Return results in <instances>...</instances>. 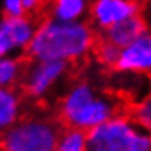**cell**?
Segmentation results:
<instances>
[{"label": "cell", "mask_w": 151, "mask_h": 151, "mask_svg": "<svg viewBox=\"0 0 151 151\" xmlns=\"http://www.w3.org/2000/svg\"><path fill=\"white\" fill-rule=\"evenodd\" d=\"M97 33L87 20L61 22L46 17L36 22L33 38L25 54L36 61H63L76 64L94 53Z\"/></svg>", "instance_id": "obj_1"}, {"label": "cell", "mask_w": 151, "mask_h": 151, "mask_svg": "<svg viewBox=\"0 0 151 151\" xmlns=\"http://www.w3.org/2000/svg\"><path fill=\"white\" fill-rule=\"evenodd\" d=\"M118 112V100L99 91L89 81H77L68 87L58 104L59 123L68 128L89 132Z\"/></svg>", "instance_id": "obj_2"}, {"label": "cell", "mask_w": 151, "mask_h": 151, "mask_svg": "<svg viewBox=\"0 0 151 151\" xmlns=\"http://www.w3.org/2000/svg\"><path fill=\"white\" fill-rule=\"evenodd\" d=\"M86 151H151V136L120 112L86 132Z\"/></svg>", "instance_id": "obj_3"}, {"label": "cell", "mask_w": 151, "mask_h": 151, "mask_svg": "<svg viewBox=\"0 0 151 151\" xmlns=\"http://www.w3.org/2000/svg\"><path fill=\"white\" fill-rule=\"evenodd\" d=\"M61 130L59 120L51 117H22L0 135V151H54Z\"/></svg>", "instance_id": "obj_4"}, {"label": "cell", "mask_w": 151, "mask_h": 151, "mask_svg": "<svg viewBox=\"0 0 151 151\" xmlns=\"http://www.w3.org/2000/svg\"><path fill=\"white\" fill-rule=\"evenodd\" d=\"M69 71H71V64L63 61L28 59L25 63L20 86L30 99L43 100L63 82Z\"/></svg>", "instance_id": "obj_5"}, {"label": "cell", "mask_w": 151, "mask_h": 151, "mask_svg": "<svg viewBox=\"0 0 151 151\" xmlns=\"http://www.w3.org/2000/svg\"><path fill=\"white\" fill-rule=\"evenodd\" d=\"M35 28V17H0V58L25 54Z\"/></svg>", "instance_id": "obj_6"}, {"label": "cell", "mask_w": 151, "mask_h": 151, "mask_svg": "<svg viewBox=\"0 0 151 151\" xmlns=\"http://www.w3.org/2000/svg\"><path fill=\"white\" fill-rule=\"evenodd\" d=\"M140 13H143V5L133 0H91L87 18L91 20L89 25L99 35L115 23Z\"/></svg>", "instance_id": "obj_7"}, {"label": "cell", "mask_w": 151, "mask_h": 151, "mask_svg": "<svg viewBox=\"0 0 151 151\" xmlns=\"http://www.w3.org/2000/svg\"><path fill=\"white\" fill-rule=\"evenodd\" d=\"M115 69L127 74H145L151 71V35L143 33L127 46L120 48Z\"/></svg>", "instance_id": "obj_8"}, {"label": "cell", "mask_w": 151, "mask_h": 151, "mask_svg": "<svg viewBox=\"0 0 151 151\" xmlns=\"http://www.w3.org/2000/svg\"><path fill=\"white\" fill-rule=\"evenodd\" d=\"M146 31H150L148 30V20L140 13V15L130 17V18L122 20V22L112 25L110 28L104 30L102 33H99L97 38L112 43L117 48H123V46H127L128 43H132L133 40H136Z\"/></svg>", "instance_id": "obj_9"}, {"label": "cell", "mask_w": 151, "mask_h": 151, "mask_svg": "<svg viewBox=\"0 0 151 151\" xmlns=\"http://www.w3.org/2000/svg\"><path fill=\"white\" fill-rule=\"evenodd\" d=\"M23 117V95L17 87H0V135Z\"/></svg>", "instance_id": "obj_10"}, {"label": "cell", "mask_w": 151, "mask_h": 151, "mask_svg": "<svg viewBox=\"0 0 151 151\" xmlns=\"http://www.w3.org/2000/svg\"><path fill=\"white\" fill-rule=\"evenodd\" d=\"M48 17L61 22H82L87 20L91 0H46Z\"/></svg>", "instance_id": "obj_11"}, {"label": "cell", "mask_w": 151, "mask_h": 151, "mask_svg": "<svg viewBox=\"0 0 151 151\" xmlns=\"http://www.w3.org/2000/svg\"><path fill=\"white\" fill-rule=\"evenodd\" d=\"M25 61L22 56L0 58V87H17L22 79Z\"/></svg>", "instance_id": "obj_12"}, {"label": "cell", "mask_w": 151, "mask_h": 151, "mask_svg": "<svg viewBox=\"0 0 151 151\" xmlns=\"http://www.w3.org/2000/svg\"><path fill=\"white\" fill-rule=\"evenodd\" d=\"M54 151H86V132L76 128H63Z\"/></svg>", "instance_id": "obj_13"}, {"label": "cell", "mask_w": 151, "mask_h": 151, "mask_svg": "<svg viewBox=\"0 0 151 151\" xmlns=\"http://www.w3.org/2000/svg\"><path fill=\"white\" fill-rule=\"evenodd\" d=\"M94 53H95L99 63H100L102 66L115 69V64H117V59H118V53H120V48H117L115 45L105 41V40L97 38Z\"/></svg>", "instance_id": "obj_14"}, {"label": "cell", "mask_w": 151, "mask_h": 151, "mask_svg": "<svg viewBox=\"0 0 151 151\" xmlns=\"http://www.w3.org/2000/svg\"><path fill=\"white\" fill-rule=\"evenodd\" d=\"M130 117H132V120L138 127H141L143 130L150 132V128H151V99L145 97L136 105H133Z\"/></svg>", "instance_id": "obj_15"}, {"label": "cell", "mask_w": 151, "mask_h": 151, "mask_svg": "<svg viewBox=\"0 0 151 151\" xmlns=\"http://www.w3.org/2000/svg\"><path fill=\"white\" fill-rule=\"evenodd\" d=\"M0 10L4 17H23L25 10L22 7V0H2Z\"/></svg>", "instance_id": "obj_16"}, {"label": "cell", "mask_w": 151, "mask_h": 151, "mask_svg": "<svg viewBox=\"0 0 151 151\" xmlns=\"http://www.w3.org/2000/svg\"><path fill=\"white\" fill-rule=\"evenodd\" d=\"M46 5V0H22V7L25 10V15L35 17L38 12H41Z\"/></svg>", "instance_id": "obj_17"}, {"label": "cell", "mask_w": 151, "mask_h": 151, "mask_svg": "<svg viewBox=\"0 0 151 151\" xmlns=\"http://www.w3.org/2000/svg\"><path fill=\"white\" fill-rule=\"evenodd\" d=\"M133 2H138V4H141V5H143L145 2H148V0H133Z\"/></svg>", "instance_id": "obj_18"}]
</instances>
